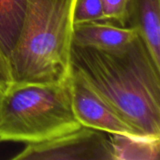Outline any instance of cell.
<instances>
[{"label": "cell", "instance_id": "cell-1", "mask_svg": "<svg viewBox=\"0 0 160 160\" xmlns=\"http://www.w3.org/2000/svg\"><path fill=\"white\" fill-rule=\"evenodd\" d=\"M70 64L140 135L160 137V67L139 35L116 50L72 44Z\"/></svg>", "mask_w": 160, "mask_h": 160}, {"label": "cell", "instance_id": "cell-2", "mask_svg": "<svg viewBox=\"0 0 160 160\" xmlns=\"http://www.w3.org/2000/svg\"><path fill=\"white\" fill-rule=\"evenodd\" d=\"M74 0H27L17 43L8 56L13 82H54L71 71Z\"/></svg>", "mask_w": 160, "mask_h": 160}, {"label": "cell", "instance_id": "cell-3", "mask_svg": "<svg viewBox=\"0 0 160 160\" xmlns=\"http://www.w3.org/2000/svg\"><path fill=\"white\" fill-rule=\"evenodd\" d=\"M81 127L69 77L54 82H12L0 91V142L38 143Z\"/></svg>", "mask_w": 160, "mask_h": 160}, {"label": "cell", "instance_id": "cell-4", "mask_svg": "<svg viewBox=\"0 0 160 160\" xmlns=\"http://www.w3.org/2000/svg\"><path fill=\"white\" fill-rule=\"evenodd\" d=\"M15 160H113L106 132L81 127L49 141L29 143Z\"/></svg>", "mask_w": 160, "mask_h": 160}, {"label": "cell", "instance_id": "cell-5", "mask_svg": "<svg viewBox=\"0 0 160 160\" xmlns=\"http://www.w3.org/2000/svg\"><path fill=\"white\" fill-rule=\"evenodd\" d=\"M70 90L75 116L82 127L109 134L140 135L117 110L75 68H71Z\"/></svg>", "mask_w": 160, "mask_h": 160}, {"label": "cell", "instance_id": "cell-6", "mask_svg": "<svg viewBox=\"0 0 160 160\" xmlns=\"http://www.w3.org/2000/svg\"><path fill=\"white\" fill-rule=\"evenodd\" d=\"M137 37L134 28L110 22H90L72 26V44L82 47L116 50L128 45Z\"/></svg>", "mask_w": 160, "mask_h": 160}, {"label": "cell", "instance_id": "cell-7", "mask_svg": "<svg viewBox=\"0 0 160 160\" xmlns=\"http://www.w3.org/2000/svg\"><path fill=\"white\" fill-rule=\"evenodd\" d=\"M128 26L137 31L160 67V0H129Z\"/></svg>", "mask_w": 160, "mask_h": 160}, {"label": "cell", "instance_id": "cell-8", "mask_svg": "<svg viewBox=\"0 0 160 160\" xmlns=\"http://www.w3.org/2000/svg\"><path fill=\"white\" fill-rule=\"evenodd\" d=\"M113 160H158L160 137L112 134Z\"/></svg>", "mask_w": 160, "mask_h": 160}, {"label": "cell", "instance_id": "cell-9", "mask_svg": "<svg viewBox=\"0 0 160 160\" xmlns=\"http://www.w3.org/2000/svg\"><path fill=\"white\" fill-rule=\"evenodd\" d=\"M26 3L27 0H0V46L8 59L17 43Z\"/></svg>", "mask_w": 160, "mask_h": 160}, {"label": "cell", "instance_id": "cell-10", "mask_svg": "<svg viewBox=\"0 0 160 160\" xmlns=\"http://www.w3.org/2000/svg\"><path fill=\"white\" fill-rule=\"evenodd\" d=\"M107 22L101 0H74L72 23Z\"/></svg>", "mask_w": 160, "mask_h": 160}, {"label": "cell", "instance_id": "cell-11", "mask_svg": "<svg viewBox=\"0 0 160 160\" xmlns=\"http://www.w3.org/2000/svg\"><path fill=\"white\" fill-rule=\"evenodd\" d=\"M101 3L107 22L128 26L129 0H101Z\"/></svg>", "mask_w": 160, "mask_h": 160}, {"label": "cell", "instance_id": "cell-12", "mask_svg": "<svg viewBox=\"0 0 160 160\" xmlns=\"http://www.w3.org/2000/svg\"><path fill=\"white\" fill-rule=\"evenodd\" d=\"M12 82L8 61L0 46V91L7 89Z\"/></svg>", "mask_w": 160, "mask_h": 160}]
</instances>
